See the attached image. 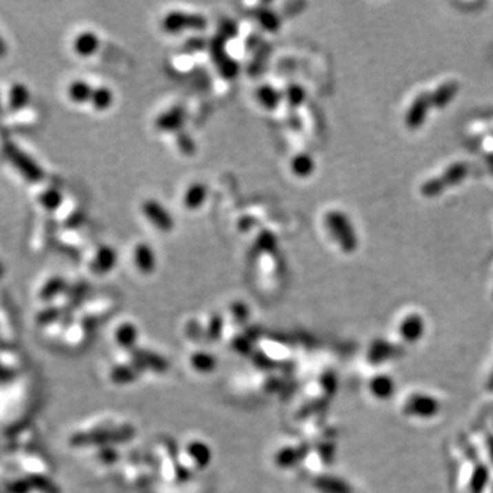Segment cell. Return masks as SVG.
<instances>
[{
	"label": "cell",
	"instance_id": "obj_18",
	"mask_svg": "<svg viewBox=\"0 0 493 493\" xmlns=\"http://www.w3.org/2000/svg\"><path fill=\"white\" fill-rule=\"evenodd\" d=\"M209 195V188L203 182H195L184 192L182 203L188 210H198L203 206Z\"/></svg>",
	"mask_w": 493,
	"mask_h": 493
},
{
	"label": "cell",
	"instance_id": "obj_35",
	"mask_svg": "<svg viewBox=\"0 0 493 493\" xmlns=\"http://www.w3.org/2000/svg\"><path fill=\"white\" fill-rule=\"evenodd\" d=\"M484 493H493V481H491V480H490V483H488V485H487Z\"/></svg>",
	"mask_w": 493,
	"mask_h": 493
},
{
	"label": "cell",
	"instance_id": "obj_15",
	"mask_svg": "<svg viewBox=\"0 0 493 493\" xmlns=\"http://www.w3.org/2000/svg\"><path fill=\"white\" fill-rule=\"evenodd\" d=\"M117 260L118 255L113 246H102L92 259V270L98 274H106L116 267Z\"/></svg>",
	"mask_w": 493,
	"mask_h": 493
},
{
	"label": "cell",
	"instance_id": "obj_4",
	"mask_svg": "<svg viewBox=\"0 0 493 493\" xmlns=\"http://www.w3.org/2000/svg\"><path fill=\"white\" fill-rule=\"evenodd\" d=\"M443 408L440 399L425 390H412L400 400V412L407 419L429 421L436 418Z\"/></svg>",
	"mask_w": 493,
	"mask_h": 493
},
{
	"label": "cell",
	"instance_id": "obj_21",
	"mask_svg": "<svg viewBox=\"0 0 493 493\" xmlns=\"http://www.w3.org/2000/svg\"><path fill=\"white\" fill-rule=\"evenodd\" d=\"M291 170L295 174V177L299 178H307L310 177L315 170V162L311 155L300 152L295 155L291 160Z\"/></svg>",
	"mask_w": 493,
	"mask_h": 493
},
{
	"label": "cell",
	"instance_id": "obj_6",
	"mask_svg": "<svg viewBox=\"0 0 493 493\" xmlns=\"http://www.w3.org/2000/svg\"><path fill=\"white\" fill-rule=\"evenodd\" d=\"M434 113L436 109L433 106L430 94L428 91V87L423 85L415 90L408 96L403 107L401 121L408 130H419L426 125L430 116Z\"/></svg>",
	"mask_w": 493,
	"mask_h": 493
},
{
	"label": "cell",
	"instance_id": "obj_3",
	"mask_svg": "<svg viewBox=\"0 0 493 493\" xmlns=\"http://www.w3.org/2000/svg\"><path fill=\"white\" fill-rule=\"evenodd\" d=\"M324 228L336 246L347 255H351L359 248V238L357 229L347 216L340 209H331L322 217Z\"/></svg>",
	"mask_w": 493,
	"mask_h": 493
},
{
	"label": "cell",
	"instance_id": "obj_33",
	"mask_svg": "<svg viewBox=\"0 0 493 493\" xmlns=\"http://www.w3.org/2000/svg\"><path fill=\"white\" fill-rule=\"evenodd\" d=\"M484 388L487 392H493V362L490 365L484 377Z\"/></svg>",
	"mask_w": 493,
	"mask_h": 493
},
{
	"label": "cell",
	"instance_id": "obj_24",
	"mask_svg": "<svg viewBox=\"0 0 493 493\" xmlns=\"http://www.w3.org/2000/svg\"><path fill=\"white\" fill-rule=\"evenodd\" d=\"M256 99L264 109L274 110L280 105L282 96L275 88L270 85H262L256 91Z\"/></svg>",
	"mask_w": 493,
	"mask_h": 493
},
{
	"label": "cell",
	"instance_id": "obj_7",
	"mask_svg": "<svg viewBox=\"0 0 493 493\" xmlns=\"http://www.w3.org/2000/svg\"><path fill=\"white\" fill-rule=\"evenodd\" d=\"M465 134L468 140L474 144L481 154H484L488 159H492L493 113L470 120V123L466 125Z\"/></svg>",
	"mask_w": 493,
	"mask_h": 493
},
{
	"label": "cell",
	"instance_id": "obj_14",
	"mask_svg": "<svg viewBox=\"0 0 493 493\" xmlns=\"http://www.w3.org/2000/svg\"><path fill=\"white\" fill-rule=\"evenodd\" d=\"M366 389L370 397L377 401H385L392 397L395 392V384L393 379L384 371H374L370 375Z\"/></svg>",
	"mask_w": 493,
	"mask_h": 493
},
{
	"label": "cell",
	"instance_id": "obj_8",
	"mask_svg": "<svg viewBox=\"0 0 493 493\" xmlns=\"http://www.w3.org/2000/svg\"><path fill=\"white\" fill-rule=\"evenodd\" d=\"M3 154L10 160V163L19 171V174L29 182H40L44 180L45 173L37 165L34 159H32L26 152H23L18 145L12 141H8L3 145Z\"/></svg>",
	"mask_w": 493,
	"mask_h": 493
},
{
	"label": "cell",
	"instance_id": "obj_13",
	"mask_svg": "<svg viewBox=\"0 0 493 493\" xmlns=\"http://www.w3.org/2000/svg\"><path fill=\"white\" fill-rule=\"evenodd\" d=\"M143 213L147 220L160 232H170L174 228L171 214L156 200H145L143 204Z\"/></svg>",
	"mask_w": 493,
	"mask_h": 493
},
{
	"label": "cell",
	"instance_id": "obj_36",
	"mask_svg": "<svg viewBox=\"0 0 493 493\" xmlns=\"http://www.w3.org/2000/svg\"><path fill=\"white\" fill-rule=\"evenodd\" d=\"M3 271H4V267H3V264H1V262H0V278H1V275H3Z\"/></svg>",
	"mask_w": 493,
	"mask_h": 493
},
{
	"label": "cell",
	"instance_id": "obj_31",
	"mask_svg": "<svg viewBox=\"0 0 493 493\" xmlns=\"http://www.w3.org/2000/svg\"><path fill=\"white\" fill-rule=\"evenodd\" d=\"M295 450H297V447L295 448V447H285V448H282L280 452H278V457H277V459H278V463L280 465H282V466H291L292 463H295L292 459H295V454L297 455V451H295Z\"/></svg>",
	"mask_w": 493,
	"mask_h": 493
},
{
	"label": "cell",
	"instance_id": "obj_5",
	"mask_svg": "<svg viewBox=\"0 0 493 493\" xmlns=\"http://www.w3.org/2000/svg\"><path fill=\"white\" fill-rule=\"evenodd\" d=\"M426 333V319L417 308H404L393 321V342L396 344L415 346Z\"/></svg>",
	"mask_w": 493,
	"mask_h": 493
},
{
	"label": "cell",
	"instance_id": "obj_22",
	"mask_svg": "<svg viewBox=\"0 0 493 493\" xmlns=\"http://www.w3.org/2000/svg\"><path fill=\"white\" fill-rule=\"evenodd\" d=\"M92 92H94V87L84 81V80H76L69 85L67 94L72 102L83 105L87 102H91L92 98Z\"/></svg>",
	"mask_w": 493,
	"mask_h": 493
},
{
	"label": "cell",
	"instance_id": "obj_29",
	"mask_svg": "<svg viewBox=\"0 0 493 493\" xmlns=\"http://www.w3.org/2000/svg\"><path fill=\"white\" fill-rule=\"evenodd\" d=\"M285 96H286V101H288V103H289L291 106L297 107L299 105L303 103V101H304V98H306V92H304V90H303L302 87H299V85H291V87H288Z\"/></svg>",
	"mask_w": 493,
	"mask_h": 493
},
{
	"label": "cell",
	"instance_id": "obj_19",
	"mask_svg": "<svg viewBox=\"0 0 493 493\" xmlns=\"http://www.w3.org/2000/svg\"><path fill=\"white\" fill-rule=\"evenodd\" d=\"M184 123H185V112L181 107H173L158 117L156 126L160 130L171 132V130L181 129Z\"/></svg>",
	"mask_w": 493,
	"mask_h": 493
},
{
	"label": "cell",
	"instance_id": "obj_37",
	"mask_svg": "<svg viewBox=\"0 0 493 493\" xmlns=\"http://www.w3.org/2000/svg\"><path fill=\"white\" fill-rule=\"evenodd\" d=\"M0 112H1V103H0Z\"/></svg>",
	"mask_w": 493,
	"mask_h": 493
},
{
	"label": "cell",
	"instance_id": "obj_30",
	"mask_svg": "<svg viewBox=\"0 0 493 493\" xmlns=\"http://www.w3.org/2000/svg\"><path fill=\"white\" fill-rule=\"evenodd\" d=\"M259 21L260 25L267 30H277L280 28V19L277 18L275 14H271L269 11H263Z\"/></svg>",
	"mask_w": 493,
	"mask_h": 493
},
{
	"label": "cell",
	"instance_id": "obj_10",
	"mask_svg": "<svg viewBox=\"0 0 493 493\" xmlns=\"http://www.w3.org/2000/svg\"><path fill=\"white\" fill-rule=\"evenodd\" d=\"M400 355V346L396 344L393 340H374L369 344L365 353L364 361L366 362V366L374 371H379V369L390 361L397 359Z\"/></svg>",
	"mask_w": 493,
	"mask_h": 493
},
{
	"label": "cell",
	"instance_id": "obj_25",
	"mask_svg": "<svg viewBox=\"0 0 493 493\" xmlns=\"http://www.w3.org/2000/svg\"><path fill=\"white\" fill-rule=\"evenodd\" d=\"M66 288V282L62 277H52L48 281H45V284L41 286V289L39 291V297L41 300H52L55 299L58 295H61Z\"/></svg>",
	"mask_w": 493,
	"mask_h": 493
},
{
	"label": "cell",
	"instance_id": "obj_2",
	"mask_svg": "<svg viewBox=\"0 0 493 493\" xmlns=\"http://www.w3.org/2000/svg\"><path fill=\"white\" fill-rule=\"evenodd\" d=\"M472 173V165L463 158L451 159L434 169L418 184V193L423 199H437L448 191L462 185Z\"/></svg>",
	"mask_w": 493,
	"mask_h": 493
},
{
	"label": "cell",
	"instance_id": "obj_27",
	"mask_svg": "<svg viewBox=\"0 0 493 493\" xmlns=\"http://www.w3.org/2000/svg\"><path fill=\"white\" fill-rule=\"evenodd\" d=\"M39 202L47 211H56L63 203V196L58 189L50 188L40 195Z\"/></svg>",
	"mask_w": 493,
	"mask_h": 493
},
{
	"label": "cell",
	"instance_id": "obj_17",
	"mask_svg": "<svg viewBox=\"0 0 493 493\" xmlns=\"http://www.w3.org/2000/svg\"><path fill=\"white\" fill-rule=\"evenodd\" d=\"M133 259H134L136 267L144 274H149L156 266L155 252L151 246L145 243H138L137 246H134Z\"/></svg>",
	"mask_w": 493,
	"mask_h": 493
},
{
	"label": "cell",
	"instance_id": "obj_23",
	"mask_svg": "<svg viewBox=\"0 0 493 493\" xmlns=\"http://www.w3.org/2000/svg\"><path fill=\"white\" fill-rule=\"evenodd\" d=\"M136 340H137V329L133 324L125 322L116 329L114 342L120 348H123V351H127L129 348H132L134 346Z\"/></svg>",
	"mask_w": 493,
	"mask_h": 493
},
{
	"label": "cell",
	"instance_id": "obj_11",
	"mask_svg": "<svg viewBox=\"0 0 493 493\" xmlns=\"http://www.w3.org/2000/svg\"><path fill=\"white\" fill-rule=\"evenodd\" d=\"M206 26H207V21L203 15L180 12V11L169 12L162 21V28L167 33H180L185 29L202 30Z\"/></svg>",
	"mask_w": 493,
	"mask_h": 493
},
{
	"label": "cell",
	"instance_id": "obj_16",
	"mask_svg": "<svg viewBox=\"0 0 493 493\" xmlns=\"http://www.w3.org/2000/svg\"><path fill=\"white\" fill-rule=\"evenodd\" d=\"M101 47V40L94 32H83L73 40V50L78 56H92Z\"/></svg>",
	"mask_w": 493,
	"mask_h": 493
},
{
	"label": "cell",
	"instance_id": "obj_12",
	"mask_svg": "<svg viewBox=\"0 0 493 493\" xmlns=\"http://www.w3.org/2000/svg\"><path fill=\"white\" fill-rule=\"evenodd\" d=\"M210 462V450L200 441H192L180 455V465L187 470H202Z\"/></svg>",
	"mask_w": 493,
	"mask_h": 493
},
{
	"label": "cell",
	"instance_id": "obj_32",
	"mask_svg": "<svg viewBox=\"0 0 493 493\" xmlns=\"http://www.w3.org/2000/svg\"><path fill=\"white\" fill-rule=\"evenodd\" d=\"M133 374H134V370H130L126 366H118L113 371V379L116 382H121V385H123L125 382L133 381Z\"/></svg>",
	"mask_w": 493,
	"mask_h": 493
},
{
	"label": "cell",
	"instance_id": "obj_1",
	"mask_svg": "<svg viewBox=\"0 0 493 493\" xmlns=\"http://www.w3.org/2000/svg\"><path fill=\"white\" fill-rule=\"evenodd\" d=\"M454 492L484 493L490 483V470L477 457L472 443L466 439L452 445Z\"/></svg>",
	"mask_w": 493,
	"mask_h": 493
},
{
	"label": "cell",
	"instance_id": "obj_9",
	"mask_svg": "<svg viewBox=\"0 0 493 493\" xmlns=\"http://www.w3.org/2000/svg\"><path fill=\"white\" fill-rule=\"evenodd\" d=\"M436 113L445 110L457 99L462 90L461 80L455 76H443L426 84Z\"/></svg>",
	"mask_w": 493,
	"mask_h": 493
},
{
	"label": "cell",
	"instance_id": "obj_34",
	"mask_svg": "<svg viewBox=\"0 0 493 493\" xmlns=\"http://www.w3.org/2000/svg\"><path fill=\"white\" fill-rule=\"evenodd\" d=\"M7 55V45L6 41L3 40V37L0 36V59H3Z\"/></svg>",
	"mask_w": 493,
	"mask_h": 493
},
{
	"label": "cell",
	"instance_id": "obj_26",
	"mask_svg": "<svg viewBox=\"0 0 493 493\" xmlns=\"http://www.w3.org/2000/svg\"><path fill=\"white\" fill-rule=\"evenodd\" d=\"M114 102V95H113V91L109 90L107 87H98V88H94V92H92V98H91V105L99 110V112H103V110H107Z\"/></svg>",
	"mask_w": 493,
	"mask_h": 493
},
{
	"label": "cell",
	"instance_id": "obj_28",
	"mask_svg": "<svg viewBox=\"0 0 493 493\" xmlns=\"http://www.w3.org/2000/svg\"><path fill=\"white\" fill-rule=\"evenodd\" d=\"M192 368L199 373H210L216 368V359L206 353H196L191 358Z\"/></svg>",
	"mask_w": 493,
	"mask_h": 493
},
{
	"label": "cell",
	"instance_id": "obj_20",
	"mask_svg": "<svg viewBox=\"0 0 493 493\" xmlns=\"http://www.w3.org/2000/svg\"><path fill=\"white\" fill-rule=\"evenodd\" d=\"M29 101H30V92L25 84L15 83L11 85L7 99L10 110L19 112L28 106Z\"/></svg>",
	"mask_w": 493,
	"mask_h": 493
}]
</instances>
